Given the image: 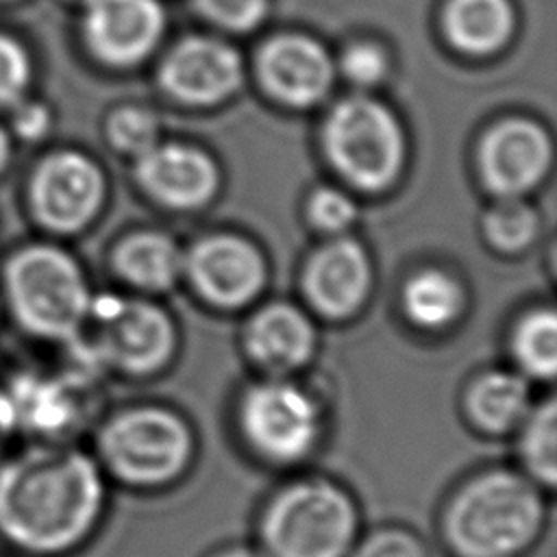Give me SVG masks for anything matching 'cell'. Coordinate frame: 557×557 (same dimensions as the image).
Listing matches in <instances>:
<instances>
[{
	"label": "cell",
	"mask_w": 557,
	"mask_h": 557,
	"mask_svg": "<svg viewBox=\"0 0 557 557\" xmlns=\"http://www.w3.org/2000/svg\"><path fill=\"white\" fill-rule=\"evenodd\" d=\"M400 307L416 329L437 333L459 320L463 311V289L444 270H420L407 278Z\"/></svg>",
	"instance_id": "cell-22"
},
{
	"label": "cell",
	"mask_w": 557,
	"mask_h": 557,
	"mask_svg": "<svg viewBox=\"0 0 557 557\" xmlns=\"http://www.w3.org/2000/svg\"><path fill=\"white\" fill-rule=\"evenodd\" d=\"M309 220L315 228L324 233H342L346 231L355 218H357V207L355 202L339 189L335 187H320L311 194L309 205Z\"/></svg>",
	"instance_id": "cell-30"
},
{
	"label": "cell",
	"mask_w": 557,
	"mask_h": 557,
	"mask_svg": "<svg viewBox=\"0 0 557 557\" xmlns=\"http://www.w3.org/2000/svg\"><path fill=\"white\" fill-rule=\"evenodd\" d=\"M209 557H261V553L250 544H226L209 553Z\"/></svg>",
	"instance_id": "cell-34"
},
{
	"label": "cell",
	"mask_w": 557,
	"mask_h": 557,
	"mask_svg": "<svg viewBox=\"0 0 557 557\" xmlns=\"http://www.w3.org/2000/svg\"><path fill=\"white\" fill-rule=\"evenodd\" d=\"M198 437L185 413L161 403H131L107 411L91 433V455L109 483L161 492L185 479Z\"/></svg>",
	"instance_id": "cell-3"
},
{
	"label": "cell",
	"mask_w": 557,
	"mask_h": 557,
	"mask_svg": "<svg viewBox=\"0 0 557 557\" xmlns=\"http://www.w3.org/2000/svg\"><path fill=\"white\" fill-rule=\"evenodd\" d=\"M91 370L78 368L63 374L28 372L17 383L4 385L17 420V433L30 442H70L89 411Z\"/></svg>",
	"instance_id": "cell-11"
},
{
	"label": "cell",
	"mask_w": 557,
	"mask_h": 557,
	"mask_svg": "<svg viewBox=\"0 0 557 557\" xmlns=\"http://www.w3.org/2000/svg\"><path fill=\"white\" fill-rule=\"evenodd\" d=\"M322 146L335 172L366 191L389 187L405 161L403 126L385 104L368 96H350L329 111Z\"/></svg>",
	"instance_id": "cell-8"
},
{
	"label": "cell",
	"mask_w": 557,
	"mask_h": 557,
	"mask_svg": "<svg viewBox=\"0 0 557 557\" xmlns=\"http://www.w3.org/2000/svg\"><path fill=\"white\" fill-rule=\"evenodd\" d=\"M550 161V137L527 117L498 122L485 133L479 148L481 176L498 198H520L542 181Z\"/></svg>",
	"instance_id": "cell-15"
},
{
	"label": "cell",
	"mask_w": 557,
	"mask_h": 557,
	"mask_svg": "<svg viewBox=\"0 0 557 557\" xmlns=\"http://www.w3.org/2000/svg\"><path fill=\"white\" fill-rule=\"evenodd\" d=\"M78 363L128 381L157 379L174 361L176 324L170 313L144 298L94 300L85 326L70 344Z\"/></svg>",
	"instance_id": "cell-7"
},
{
	"label": "cell",
	"mask_w": 557,
	"mask_h": 557,
	"mask_svg": "<svg viewBox=\"0 0 557 557\" xmlns=\"http://www.w3.org/2000/svg\"><path fill=\"white\" fill-rule=\"evenodd\" d=\"M342 74L357 87H372L381 83L387 74L385 50L376 44L361 41L344 50L339 61Z\"/></svg>",
	"instance_id": "cell-31"
},
{
	"label": "cell",
	"mask_w": 557,
	"mask_h": 557,
	"mask_svg": "<svg viewBox=\"0 0 557 557\" xmlns=\"http://www.w3.org/2000/svg\"><path fill=\"white\" fill-rule=\"evenodd\" d=\"M244 81L239 52L222 39L191 35L161 61L159 85L178 102L215 104L231 98Z\"/></svg>",
	"instance_id": "cell-13"
},
{
	"label": "cell",
	"mask_w": 557,
	"mask_h": 557,
	"mask_svg": "<svg viewBox=\"0 0 557 557\" xmlns=\"http://www.w3.org/2000/svg\"><path fill=\"white\" fill-rule=\"evenodd\" d=\"M135 178L163 207L196 209L207 205L220 183L213 159L194 146L154 144L137 157Z\"/></svg>",
	"instance_id": "cell-18"
},
{
	"label": "cell",
	"mask_w": 557,
	"mask_h": 557,
	"mask_svg": "<svg viewBox=\"0 0 557 557\" xmlns=\"http://www.w3.org/2000/svg\"><path fill=\"white\" fill-rule=\"evenodd\" d=\"M511 368L535 383H553L557 374V315L550 307L527 311L509 337Z\"/></svg>",
	"instance_id": "cell-24"
},
{
	"label": "cell",
	"mask_w": 557,
	"mask_h": 557,
	"mask_svg": "<svg viewBox=\"0 0 557 557\" xmlns=\"http://www.w3.org/2000/svg\"><path fill=\"white\" fill-rule=\"evenodd\" d=\"M65 2H78V4H83L85 0H65Z\"/></svg>",
	"instance_id": "cell-36"
},
{
	"label": "cell",
	"mask_w": 557,
	"mask_h": 557,
	"mask_svg": "<svg viewBox=\"0 0 557 557\" xmlns=\"http://www.w3.org/2000/svg\"><path fill=\"white\" fill-rule=\"evenodd\" d=\"M104 200L100 168L78 150L44 157L28 183L33 218L50 233L70 235L85 228Z\"/></svg>",
	"instance_id": "cell-9"
},
{
	"label": "cell",
	"mask_w": 557,
	"mask_h": 557,
	"mask_svg": "<svg viewBox=\"0 0 557 557\" xmlns=\"http://www.w3.org/2000/svg\"><path fill=\"white\" fill-rule=\"evenodd\" d=\"M15 107H17V115L13 120V126L20 137L39 139L41 135H46V131L50 126V115L41 104L20 100Z\"/></svg>",
	"instance_id": "cell-32"
},
{
	"label": "cell",
	"mask_w": 557,
	"mask_h": 557,
	"mask_svg": "<svg viewBox=\"0 0 557 557\" xmlns=\"http://www.w3.org/2000/svg\"><path fill=\"white\" fill-rule=\"evenodd\" d=\"M9 161H11V137H9V133L0 126V174L7 170Z\"/></svg>",
	"instance_id": "cell-35"
},
{
	"label": "cell",
	"mask_w": 557,
	"mask_h": 557,
	"mask_svg": "<svg viewBox=\"0 0 557 557\" xmlns=\"http://www.w3.org/2000/svg\"><path fill=\"white\" fill-rule=\"evenodd\" d=\"M107 137L120 152L139 157L159 144V122L148 109L122 107L107 120Z\"/></svg>",
	"instance_id": "cell-26"
},
{
	"label": "cell",
	"mask_w": 557,
	"mask_h": 557,
	"mask_svg": "<svg viewBox=\"0 0 557 557\" xmlns=\"http://www.w3.org/2000/svg\"><path fill=\"white\" fill-rule=\"evenodd\" d=\"M109 479L70 442H30L0 459V544L17 557H70L104 522Z\"/></svg>",
	"instance_id": "cell-1"
},
{
	"label": "cell",
	"mask_w": 557,
	"mask_h": 557,
	"mask_svg": "<svg viewBox=\"0 0 557 557\" xmlns=\"http://www.w3.org/2000/svg\"><path fill=\"white\" fill-rule=\"evenodd\" d=\"M516 468H520L542 490L557 483V403L553 394L535 398L533 407L513 433Z\"/></svg>",
	"instance_id": "cell-23"
},
{
	"label": "cell",
	"mask_w": 557,
	"mask_h": 557,
	"mask_svg": "<svg viewBox=\"0 0 557 557\" xmlns=\"http://www.w3.org/2000/svg\"><path fill=\"white\" fill-rule=\"evenodd\" d=\"M444 28L459 50L490 54L507 44L513 30V11L509 0H450Z\"/></svg>",
	"instance_id": "cell-21"
},
{
	"label": "cell",
	"mask_w": 557,
	"mask_h": 557,
	"mask_svg": "<svg viewBox=\"0 0 557 557\" xmlns=\"http://www.w3.org/2000/svg\"><path fill=\"white\" fill-rule=\"evenodd\" d=\"M533 403V383L511 366L476 372L461 392V413L468 426L485 437L513 435Z\"/></svg>",
	"instance_id": "cell-19"
},
{
	"label": "cell",
	"mask_w": 557,
	"mask_h": 557,
	"mask_svg": "<svg viewBox=\"0 0 557 557\" xmlns=\"http://www.w3.org/2000/svg\"><path fill=\"white\" fill-rule=\"evenodd\" d=\"M83 37L104 65L133 67L148 59L165 30L159 0H85Z\"/></svg>",
	"instance_id": "cell-12"
},
{
	"label": "cell",
	"mask_w": 557,
	"mask_h": 557,
	"mask_svg": "<svg viewBox=\"0 0 557 557\" xmlns=\"http://www.w3.org/2000/svg\"><path fill=\"white\" fill-rule=\"evenodd\" d=\"M348 557H431V553L416 531L387 524L361 533Z\"/></svg>",
	"instance_id": "cell-27"
},
{
	"label": "cell",
	"mask_w": 557,
	"mask_h": 557,
	"mask_svg": "<svg viewBox=\"0 0 557 557\" xmlns=\"http://www.w3.org/2000/svg\"><path fill=\"white\" fill-rule=\"evenodd\" d=\"M33 76L26 48L11 35L0 33V107H15L24 100Z\"/></svg>",
	"instance_id": "cell-28"
},
{
	"label": "cell",
	"mask_w": 557,
	"mask_h": 557,
	"mask_svg": "<svg viewBox=\"0 0 557 557\" xmlns=\"http://www.w3.org/2000/svg\"><path fill=\"white\" fill-rule=\"evenodd\" d=\"M2 298L24 335L65 346L85 326L94 302L81 265L48 244L26 246L7 259Z\"/></svg>",
	"instance_id": "cell-6"
},
{
	"label": "cell",
	"mask_w": 557,
	"mask_h": 557,
	"mask_svg": "<svg viewBox=\"0 0 557 557\" xmlns=\"http://www.w3.org/2000/svg\"><path fill=\"white\" fill-rule=\"evenodd\" d=\"M372 268L363 246L350 237H337L318 248L307 261L302 292L309 307L326 320H348L368 300Z\"/></svg>",
	"instance_id": "cell-17"
},
{
	"label": "cell",
	"mask_w": 557,
	"mask_h": 557,
	"mask_svg": "<svg viewBox=\"0 0 557 557\" xmlns=\"http://www.w3.org/2000/svg\"><path fill=\"white\" fill-rule=\"evenodd\" d=\"M546 524V490L505 463L479 468L455 483L437 522L450 557H522Z\"/></svg>",
	"instance_id": "cell-2"
},
{
	"label": "cell",
	"mask_w": 557,
	"mask_h": 557,
	"mask_svg": "<svg viewBox=\"0 0 557 557\" xmlns=\"http://www.w3.org/2000/svg\"><path fill=\"white\" fill-rule=\"evenodd\" d=\"M113 268L131 287L159 294L170 289L183 274V252L168 235L141 231L115 248Z\"/></svg>",
	"instance_id": "cell-20"
},
{
	"label": "cell",
	"mask_w": 557,
	"mask_h": 557,
	"mask_svg": "<svg viewBox=\"0 0 557 557\" xmlns=\"http://www.w3.org/2000/svg\"><path fill=\"white\" fill-rule=\"evenodd\" d=\"M191 4L211 24L235 33L255 30L268 15V0H191Z\"/></svg>",
	"instance_id": "cell-29"
},
{
	"label": "cell",
	"mask_w": 557,
	"mask_h": 557,
	"mask_svg": "<svg viewBox=\"0 0 557 557\" xmlns=\"http://www.w3.org/2000/svg\"><path fill=\"white\" fill-rule=\"evenodd\" d=\"M233 429L244 450L265 468H298L324 442L329 413L300 376H252L233 400Z\"/></svg>",
	"instance_id": "cell-5"
},
{
	"label": "cell",
	"mask_w": 557,
	"mask_h": 557,
	"mask_svg": "<svg viewBox=\"0 0 557 557\" xmlns=\"http://www.w3.org/2000/svg\"><path fill=\"white\" fill-rule=\"evenodd\" d=\"M17 420L15 409L11 403V396L4 385H0V459L13 448V442L17 437Z\"/></svg>",
	"instance_id": "cell-33"
},
{
	"label": "cell",
	"mask_w": 557,
	"mask_h": 557,
	"mask_svg": "<svg viewBox=\"0 0 557 557\" xmlns=\"http://www.w3.org/2000/svg\"><path fill=\"white\" fill-rule=\"evenodd\" d=\"M183 272L211 307L237 311L257 300L265 285V261L244 237L211 235L183 257Z\"/></svg>",
	"instance_id": "cell-10"
},
{
	"label": "cell",
	"mask_w": 557,
	"mask_h": 557,
	"mask_svg": "<svg viewBox=\"0 0 557 557\" xmlns=\"http://www.w3.org/2000/svg\"><path fill=\"white\" fill-rule=\"evenodd\" d=\"M257 74L274 100L294 109H309L331 91L335 65L320 41L283 33L261 46Z\"/></svg>",
	"instance_id": "cell-16"
},
{
	"label": "cell",
	"mask_w": 557,
	"mask_h": 557,
	"mask_svg": "<svg viewBox=\"0 0 557 557\" xmlns=\"http://www.w3.org/2000/svg\"><path fill=\"white\" fill-rule=\"evenodd\" d=\"M359 535L357 498L324 474L283 481L265 496L255 520L261 557H348Z\"/></svg>",
	"instance_id": "cell-4"
},
{
	"label": "cell",
	"mask_w": 557,
	"mask_h": 557,
	"mask_svg": "<svg viewBox=\"0 0 557 557\" xmlns=\"http://www.w3.org/2000/svg\"><path fill=\"white\" fill-rule=\"evenodd\" d=\"M242 350L261 376H300L318 352V329L292 302L259 307L242 329Z\"/></svg>",
	"instance_id": "cell-14"
},
{
	"label": "cell",
	"mask_w": 557,
	"mask_h": 557,
	"mask_svg": "<svg viewBox=\"0 0 557 557\" xmlns=\"http://www.w3.org/2000/svg\"><path fill=\"white\" fill-rule=\"evenodd\" d=\"M483 226L492 246L505 252H516L533 242L537 233V215L520 198H500L487 211Z\"/></svg>",
	"instance_id": "cell-25"
},
{
	"label": "cell",
	"mask_w": 557,
	"mask_h": 557,
	"mask_svg": "<svg viewBox=\"0 0 557 557\" xmlns=\"http://www.w3.org/2000/svg\"><path fill=\"white\" fill-rule=\"evenodd\" d=\"M0 2H9V0H0Z\"/></svg>",
	"instance_id": "cell-37"
}]
</instances>
